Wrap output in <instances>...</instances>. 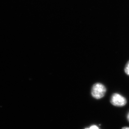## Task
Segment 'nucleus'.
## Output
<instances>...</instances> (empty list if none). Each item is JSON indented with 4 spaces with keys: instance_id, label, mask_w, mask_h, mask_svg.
<instances>
[{
    "instance_id": "nucleus-1",
    "label": "nucleus",
    "mask_w": 129,
    "mask_h": 129,
    "mask_svg": "<svg viewBox=\"0 0 129 129\" xmlns=\"http://www.w3.org/2000/svg\"><path fill=\"white\" fill-rule=\"evenodd\" d=\"M106 89L103 84L101 83H96L93 86L91 94L96 99L102 98L106 93Z\"/></svg>"
},
{
    "instance_id": "nucleus-2",
    "label": "nucleus",
    "mask_w": 129,
    "mask_h": 129,
    "mask_svg": "<svg viewBox=\"0 0 129 129\" xmlns=\"http://www.w3.org/2000/svg\"><path fill=\"white\" fill-rule=\"evenodd\" d=\"M111 103L114 106L116 107H123L127 104L125 98L118 93H114L111 97Z\"/></svg>"
},
{
    "instance_id": "nucleus-3",
    "label": "nucleus",
    "mask_w": 129,
    "mask_h": 129,
    "mask_svg": "<svg viewBox=\"0 0 129 129\" xmlns=\"http://www.w3.org/2000/svg\"><path fill=\"white\" fill-rule=\"evenodd\" d=\"M124 72L127 75L129 76V61L127 62V64H126L124 68Z\"/></svg>"
},
{
    "instance_id": "nucleus-4",
    "label": "nucleus",
    "mask_w": 129,
    "mask_h": 129,
    "mask_svg": "<svg viewBox=\"0 0 129 129\" xmlns=\"http://www.w3.org/2000/svg\"><path fill=\"white\" fill-rule=\"evenodd\" d=\"M88 129H99V127L96 125H93L90 127L88 128Z\"/></svg>"
},
{
    "instance_id": "nucleus-5",
    "label": "nucleus",
    "mask_w": 129,
    "mask_h": 129,
    "mask_svg": "<svg viewBox=\"0 0 129 129\" xmlns=\"http://www.w3.org/2000/svg\"><path fill=\"white\" fill-rule=\"evenodd\" d=\"M127 120H128V122H129V112H128V113L127 114Z\"/></svg>"
},
{
    "instance_id": "nucleus-6",
    "label": "nucleus",
    "mask_w": 129,
    "mask_h": 129,
    "mask_svg": "<svg viewBox=\"0 0 129 129\" xmlns=\"http://www.w3.org/2000/svg\"><path fill=\"white\" fill-rule=\"evenodd\" d=\"M122 129H129V127H122Z\"/></svg>"
}]
</instances>
